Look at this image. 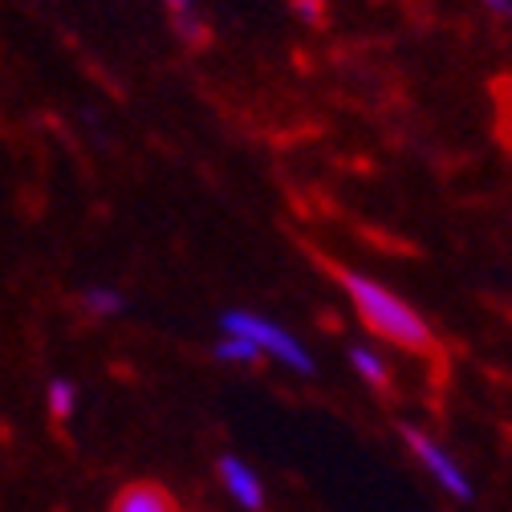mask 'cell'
<instances>
[{"instance_id": "10", "label": "cell", "mask_w": 512, "mask_h": 512, "mask_svg": "<svg viewBox=\"0 0 512 512\" xmlns=\"http://www.w3.org/2000/svg\"><path fill=\"white\" fill-rule=\"evenodd\" d=\"M297 13L305 21H317V13H322V0H297Z\"/></svg>"}, {"instance_id": "12", "label": "cell", "mask_w": 512, "mask_h": 512, "mask_svg": "<svg viewBox=\"0 0 512 512\" xmlns=\"http://www.w3.org/2000/svg\"><path fill=\"white\" fill-rule=\"evenodd\" d=\"M167 5H171V9H179V13H187V9H191V0H167Z\"/></svg>"}, {"instance_id": "8", "label": "cell", "mask_w": 512, "mask_h": 512, "mask_svg": "<svg viewBox=\"0 0 512 512\" xmlns=\"http://www.w3.org/2000/svg\"><path fill=\"white\" fill-rule=\"evenodd\" d=\"M256 354H261V350H256L248 338H236V334H228V338L216 346V358H220V362H252Z\"/></svg>"}, {"instance_id": "11", "label": "cell", "mask_w": 512, "mask_h": 512, "mask_svg": "<svg viewBox=\"0 0 512 512\" xmlns=\"http://www.w3.org/2000/svg\"><path fill=\"white\" fill-rule=\"evenodd\" d=\"M484 5H488L492 13H500V17H512V0H484Z\"/></svg>"}, {"instance_id": "2", "label": "cell", "mask_w": 512, "mask_h": 512, "mask_svg": "<svg viewBox=\"0 0 512 512\" xmlns=\"http://www.w3.org/2000/svg\"><path fill=\"white\" fill-rule=\"evenodd\" d=\"M224 330H228V334H236V338H248L256 350H265V354L281 358V362H285V366H293L297 374H313V358L305 354V346H301L293 334H285L281 326L265 322V317L232 309V313H224Z\"/></svg>"}, {"instance_id": "4", "label": "cell", "mask_w": 512, "mask_h": 512, "mask_svg": "<svg viewBox=\"0 0 512 512\" xmlns=\"http://www.w3.org/2000/svg\"><path fill=\"white\" fill-rule=\"evenodd\" d=\"M220 480H224L228 496H232L240 508L256 512V508L265 504V488H261V480H256V472H252L244 460H236V456H224V460H220Z\"/></svg>"}, {"instance_id": "3", "label": "cell", "mask_w": 512, "mask_h": 512, "mask_svg": "<svg viewBox=\"0 0 512 512\" xmlns=\"http://www.w3.org/2000/svg\"><path fill=\"white\" fill-rule=\"evenodd\" d=\"M403 439H407L411 452L427 464V472H431L447 492H452L456 500H472V484H468V476L460 472V464H456L452 456H447L443 447H435V443H431L423 431H415V427H403Z\"/></svg>"}, {"instance_id": "6", "label": "cell", "mask_w": 512, "mask_h": 512, "mask_svg": "<svg viewBox=\"0 0 512 512\" xmlns=\"http://www.w3.org/2000/svg\"><path fill=\"white\" fill-rule=\"evenodd\" d=\"M350 362H354V370H358L366 382H374V387H387V366H382V358H378L374 350L350 346Z\"/></svg>"}, {"instance_id": "5", "label": "cell", "mask_w": 512, "mask_h": 512, "mask_svg": "<svg viewBox=\"0 0 512 512\" xmlns=\"http://www.w3.org/2000/svg\"><path fill=\"white\" fill-rule=\"evenodd\" d=\"M110 512H175L171 496L155 484H131L114 496V508Z\"/></svg>"}, {"instance_id": "7", "label": "cell", "mask_w": 512, "mask_h": 512, "mask_svg": "<svg viewBox=\"0 0 512 512\" xmlns=\"http://www.w3.org/2000/svg\"><path fill=\"white\" fill-rule=\"evenodd\" d=\"M74 382H66V378H53L49 382V411L57 415V419H66V415H74Z\"/></svg>"}, {"instance_id": "9", "label": "cell", "mask_w": 512, "mask_h": 512, "mask_svg": "<svg viewBox=\"0 0 512 512\" xmlns=\"http://www.w3.org/2000/svg\"><path fill=\"white\" fill-rule=\"evenodd\" d=\"M86 309L98 313V317H110V313L122 309V297H118L114 289H90V293H86Z\"/></svg>"}, {"instance_id": "1", "label": "cell", "mask_w": 512, "mask_h": 512, "mask_svg": "<svg viewBox=\"0 0 512 512\" xmlns=\"http://www.w3.org/2000/svg\"><path fill=\"white\" fill-rule=\"evenodd\" d=\"M338 281H342L346 293L354 297L362 322H366L382 342H395V346H403V350H427V346H431L427 322H423V317H419L403 297H395L391 289H382V285H374L370 277L350 273V269H338Z\"/></svg>"}]
</instances>
